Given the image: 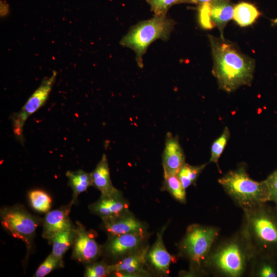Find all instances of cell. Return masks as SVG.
<instances>
[{"mask_svg": "<svg viewBox=\"0 0 277 277\" xmlns=\"http://www.w3.org/2000/svg\"><path fill=\"white\" fill-rule=\"evenodd\" d=\"M213 57L212 73L219 88L227 92L250 85L253 76V59L242 53L234 43L225 38L208 35Z\"/></svg>", "mask_w": 277, "mask_h": 277, "instance_id": "1", "label": "cell"}, {"mask_svg": "<svg viewBox=\"0 0 277 277\" xmlns=\"http://www.w3.org/2000/svg\"><path fill=\"white\" fill-rule=\"evenodd\" d=\"M266 203L244 209L245 235L261 256L277 257V206Z\"/></svg>", "mask_w": 277, "mask_h": 277, "instance_id": "2", "label": "cell"}, {"mask_svg": "<svg viewBox=\"0 0 277 277\" xmlns=\"http://www.w3.org/2000/svg\"><path fill=\"white\" fill-rule=\"evenodd\" d=\"M218 182L225 192L243 209L269 202L265 181L258 182L251 179L245 166L241 165L229 171Z\"/></svg>", "mask_w": 277, "mask_h": 277, "instance_id": "3", "label": "cell"}, {"mask_svg": "<svg viewBox=\"0 0 277 277\" xmlns=\"http://www.w3.org/2000/svg\"><path fill=\"white\" fill-rule=\"evenodd\" d=\"M175 24L166 15H155L132 27L120 43L134 50L137 65L142 68L143 56L148 46L157 39H168Z\"/></svg>", "mask_w": 277, "mask_h": 277, "instance_id": "4", "label": "cell"}, {"mask_svg": "<svg viewBox=\"0 0 277 277\" xmlns=\"http://www.w3.org/2000/svg\"><path fill=\"white\" fill-rule=\"evenodd\" d=\"M0 215L3 227L14 238L24 242L28 248L30 247L41 219L19 205L3 208Z\"/></svg>", "mask_w": 277, "mask_h": 277, "instance_id": "5", "label": "cell"}, {"mask_svg": "<svg viewBox=\"0 0 277 277\" xmlns=\"http://www.w3.org/2000/svg\"><path fill=\"white\" fill-rule=\"evenodd\" d=\"M217 234V230L214 227L197 224L190 225L181 243L180 248L190 260L199 264L209 253Z\"/></svg>", "mask_w": 277, "mask_h": 277, "instance_id": "6", "label": "cell"}, {"mask_svg": "<svg viewBox=\"0 0 277 277\" xmlns=\"http://www.w3.org/2000/svg\"><path fill=\"white\" fill-rule=\"evenodd\" d=\"M56 75L57 72L54 71L50 76L46 77L21 110L12 115L14 134L19 141H23V127L27 118L42 107L47 100Z\"/></svg>", "mask_w": 277, "mask_h": 277, "instance_id": "7", "label": "cell"}, {"mask_svg": "<svg viewBox=\"0 0 277 277\" xmlns=\"http://www.w3.org/2000/svg\"><path fill=\"white\" fill-rule=\"evenodd\" d=\"M246 253L242 246L235 241L228 242L220 247L210 257V262L222 273L229 276H240L246 267Z\"/></svg>", "mask_w": 277, "mask_h": 277, "instance_id": "8", "label": "cell"}, {"mask_svg": "<svg viewBox=\"0 0 277 277\" xmlns=\"http://www.w3.org/2000/svg\"><path fill=\"white\" fill-rule=\"evenodd\" d=\"M234 6L230 0H215L199 5V21L201 26L207 29L216 27L220 32V37L224 38V30L233 16Z\"/></svg>", "mask_w": 277, "mask_h": 277, "instance_id": "9", "label": "cell"}, {"mask_svg": "<svg viewBox=\"0 0 277 277\" xmlns=\"http://www.w3.org/2000/svg\"><path fill=\"white\" fill-rule=\"evenodd\" d=\"M72 258L83 263L94 262L100 256L101 248L92 236L80 223L74 227Z\"/></svg>", "mask_w": 277, "mask_h": 277, "instance_id": "10", "label": "cell"}, {"mask_svg": "<svg viewBox=\"0 0 277 277\" xmlns=\"http://www.w3.org/2000/svg\"><path fill=\"white\" fill-rule=\"evenodd\" d=\"M148 247L143 245L134 252L109 265L110 273L121 276H142L150 274L145 269Z\"/></svg>", "mask_w": 277, "mask_h": 277, "instance_id": "11", "label": "cell"}, {"mask_svg": "<svg viewBox=\"0 0 277 277\" xmlns=\"http://www.w3.org/2000/svg\"><path fill=\"white\" fill-rule=\"evenodd\" d=\"M146 238V233H130L109 236L105 250L112 257L122 259L142 247Z\"/></svg>", "mask_w": 277, "mask_h": 277, "instance_id": "12", "label": "cell"}, {"mask_svg": "<svg viewBox=\"0 0 277 277\" xmlns=\"http://www.w3.org/2000/svg\"><path fill=\"white\" fill-rule=\"evenodd\" d=\"M185 160V153L179 138L171 132H167L162 154L164 175L177 174Z\"/></svg>", "mask_w": 277, "mask_h": 277, "instance_id": "13", "label": "cell"}, {"mask_svg": "<svg viewBox=\"0 0 277 277\" xmlns=\"http://www.w3.org/2000/svg\"><path fill=\"white\" fill-rule=\"evenodd\" d=\"M109 236L130 233H146V226L130 212L123 215L102 219Z\"/></svg>", "mask_w": 277, "mask_h": 277, "instance_id": "14", "label": "cell"}, {"mask_svg": "<svg viewBox=\"0 0 277 277\" xmlns=\"http://www.w3.org/2000/svg\"><path fill=\"white\" fill-rule=\"evenodd\" d=\"M128 204L122 193L112 196H101L99 200L91 204V211L101 217L108 218L120 216L130 212Z\"/></svg>", "mask_w": 277, "mask_h": 277, "instance_id": "15", "label": "cell"}, {"mask_svg": "<svg viewBox=\"0 0 277 277\" xmlns=\"http://www.w3.org/2000/svg\"><path fill=\"white\" fill-rule=\"evenodd\" d=\"M72 204L70 203L68 205L49 211L46 213L43 220L44 238L49 241L56 233L74 227L69 217Z\"/></svg>", "mask_w": 277, "mask_h": 277, "instance_id": "16", "label": "cell"}, {"mask_svg": "<svg viewBox=\"0 0 277 277\" xmlns=\"http://www.w3.org/2000/svg\"><path fill=\"white\" fill-rule=\"evenodd\" d=\"M163 228L157 233L156 239L147 253V261L159 274H167L173 258L164 245L163 235Z\"/></svg>", "mask_w": 277, "mask_h": 277, "instance_id": "17", "label": "cell"}, {"mask_svg": "<svg viewBox=\"0 0 277 277\" xmlns=\"http://www.w3.org/2000/svg\"><path fill=\"white\" fill-rule=\"evenodd\" d=\"M93 185L101 193V196H112L121 193L112 184L107 157L104 154L94 170L91 172Z\"/></svg>", "mask_w": 277, "mask_h": 277, "instance_id": "18", "label": "cell"}, {"mask_svg": "<svg viewBox=\"0 0 277 277\" xmlns=\"http://www.w3.org/2000/svg\"><path fill=\"white\" fill-rule=\"evenodd\" d=\"M68 178V185L72 190V200L73 204L78 196L85 192L90 186H93L91 173L86 172L79 169L76 171H68L66 173Z\"/></svg>", "mask_w": 277, "mask_h": 277, "instance_id": "19", "label": "cell"}, {"mask_svg": "<svg viewBox=\"0 0 277 277\" xmlns=\"http://www.w3.org/2000/svg\"><path fill=\"white\" fill-rule=\"evenodd\" d=\"M261 15V13L253 4L242 2L235 5L233 18L241 27L252 25Z\"/></svg>", "mask_w": 277, "mask_h": 277, "instance_id": "20", "label": "cell"}, {"mask_svg": "<svg viewBox=\"0 0 277 277\" xmlns=\"http://www.w3.org/2000/svg\"><path fill=\"white\" fill-rule=\"evenodd\" d=\"M74 238V227L62 230L54 234L49 242L52 245V253L62 260L66 252L72 246Z\"/></svg>", "mask_w": 277, "mask_h": 277, "instance_id": "21", "label": "cell"}, {"mask_svg": "<svg viewBox=\"0 0 277 277\" xmlns=\"http://www.w3.org/2000/svg\"><path fill=\"white\" fill-rule=\"evenodd\" d=\"M206 164L194 166L185 163L177 175L183 187L186 189L195 184L196 180Z\"/></svg>", "mask_w": 277, "mask_h": 277, "instance_id": "22", "label": "cell"}, {"mask_svg": "<svg viewBox=\"0 0 277 277\" xmlns=\"http://www.w3.org/2000/svg\"><path fill=\"white\" fill-rule=\"evenodd\" d=\"M163 188L176 200L184 203L186 202V191L177 174L164 175Z\"/></svg>", "mask_w": 277, "mask_h": 277, "instance_id": "23", "label": "cell"}, {"mask_svg": "<svg viewBox=\"0 0 277 277\" xmlns=\"http://www.w3.org/2000/svg\"><path fill=\"white\" fill-rule=\"evenodd\" d=\"M32 207L36 211L47 213L50 211L51 199L49 195L41 190H34L29 193Z\"/></svg>", "mask_w": 277, "mask_h": 277, "instance_id": "24", "label": "cell"}, {"mask_svg": "<svg viewBox=\"0 0 277 277\" xmlns=\"http://www.w3.org/2000/svg\"><path fill=\"white\" fill-rule=\"evenodd\" d=\"M230 135V133L229 128L225 127L221 135L212 144L210 159V162L217 164L219 159L229 139Z\"/></svg>", "mask_w": 277, "mask_h": 277, "instance_id": "25", "label": "cell"}, {"mask_svg": "<svg viewBox=\"0 0 277 277\" xmlns=\"http://www.w3.org/2000/svg\"><path fill=\"white\" fill-rule=\"evenodd\" d=\"M63 266V261L50 254L36 270L34 276L44 277L58 267Z\"/></svg>", "mask_w": 277, "mask_h": 277, "instance_id": "26", "label": "cell"}, {"mask_svg": "<svg viewBox=\"0 0 277 277\" xmlns=\"http://www.w3.org/2000/svg\"><path fill=\"white\" fill-rule=\"evenodd\" d=\"M155 15H166L169 9L172 6L183 3L184 0H146Z\"/></svg>", "mask_w": 277, "mask_h": 277, "instance_id": "27", "label": "cell"}, {"mask_svg": "<svg viewBox=\"0 0 277 277\" xmlns=\"http://www.w3.org/2000/svg\"><path fill=\"white\" fill-rule=\"evenodd\" d=\"M109 274V265L103 262L88 264L84 272L85 277H104Z\"/></svg>", "mask_w": 277, "mask_h": 277, "instance_id": "28", "label": "cell"}, {"mask_svg": "<svg viewBox=\"0 0 277 277\" xmlns=\"http://www.w3.org/2000/svg\"><path fill=\"white\" fill-rule=\"evenodd\" d=\"M268 191L269 202L277 206V169L264 180Z\"/></svg>", "mask_w": 277, "mask_h": 277, "instance_id": "29", "label": "cell"}, {"mask_svg": "<svg viewBox=\"0 0 277 277\" xmlns=\"http://www.w3.org/2000/svg\"><path fill=\"white\" fill-rule=\"evenodd\" d=\"M214 1L215 0H184L183 3L193 4L199 6L205 3H211Z\"/></svg>", "mask_w": 277, "mask_h": 277, "instance_id": "30", "label": "cell"}, {"mask_svg": "<svg viewBox=\"0 0 277 277\" xmlns=\"http://www.w3.org/2000/svg\"><path fill=\"white\" fill-rule=\"evenodd\" d=\"M273 23L275 25H277V18H276L275 19L273 20Z\"/></svg>", "mask_w": 277, "mask_h": 277, "instance_id": "31", "label": "cell"}]
</instances>
